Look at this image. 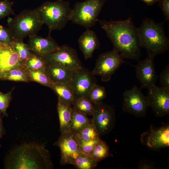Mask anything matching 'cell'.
Masks as SVG:
<instances>
[{"label":"cell","mask_w":169,"mask_h":169,"mask_svg":"<svg viewBox=\"0 0 169 169\" xmlns=\"http://www.w3.org/2000/svg\"><path fill=\"white\" fill-rule=\"evenodd\" d=\"M124 59L115 50L100 54L97 58L95 67L91 72L101 77L105 82L109 81L112 75L125 62Z\"/></svg>","instance_id":"8992f818"},{"label":"cell","mask_w":169,"mask_h":169,"mask_svg":"<svg viewBox=\"0 0 169 169\" xmlns=\"http://www.w3.org/2000/svg\"><path fill=\"white\" fill-rule=\"evenodd\" d=\"M146 96L149 106L159 117L169 114V90L155 85L148 89Z\"/></svg>","instance_id":"4fadbf2b"},{"label":"cell","mask_w":169,"mask_h":169,"mask_svg":"<svg viewBox=\"0 0 169 169\" xmlns=\"http://www.w3.org/2000/svg\"><path fill=\"white\" fill-rule=\"evenodd\" d=\"M47 71L53 84H69L72 71L57 63L47 64Z\"/></svg>","instance_id":"ac0fdd59"},{"label":"cell","mask_w":169,"mask_h":169,"mask_svg":"<svg viewBox=\"0 0 169 169\" xmlns=\"http://www.w3.org/2000/svg\"><path fill=\"white\" fill-rule=\"evenodd\" d=\"M159 83L161 87L169 90V65L162 70L160 74Z\"/></svg>","instance_id":"e575fe53"},{"label":"cell","mask_w":169,"mask_h":169,"mask_svg":"<svg viewBox=\"0 0 169 169\" xmlns=\"http://www.w3.org/2000/svg\"><path fill=\"white\" fill-rule=\"evenodd\" d=\"M155 166L152 163L147 161H143L139 163L138 166V169H152Z\"/></svg>","instance_id":"8d00e7d4"},{"label":"cell","mask_w":169,"mask_h":169,"mask_svg":"<svg viewBox=\"0 0 169 169\" xmlns=\"http://www.w3.org/2000/svg\"><path fill=\"white\" fill-rule=\"evenodd\" d=\"M140 44L148 55L154 57L163 54L169 48V40L166 36L163 23H156L147 18L143 20L138 28Z\"/></svg>","instance_id":"7a4b0ae2"},{"label":"cell","mask_w":169,"mask_h":169,"mask_svg":"<svg viewBox=\"0 0 169 169\" xmlns=\"http://www.w3.org/2000/svg\"><path fill=\"white\" fill-rule=\"evenodd\" d=\"M3 116L2 114H0V147L1 146L0 143L1 139L6 134L5 130L3 125Z\"/></svg>","instance_id":"74e56055"},{"label":"cell","mask_w":169,"mask_h":169,"mask_svg":"<svg viewBox=\"0 0 169 169\" xmlns=\"http://www.w3.org/2000/svg\"><path fill=\"white\" fill-rule=\"evenodd\" d=\"M98 162L89 155L81 152L73 165L78 169H93L97 166Z\"/></svg>","instance_id":"484cf974"},{"label":"cell","mask_w":169,"mask_h":169,"mask_svg":"<svg viewBox=\"0 0 169 169\" xmlns=\"http://www.w3.org/2000/svg\"><path fill=\"white\" fill-rule=\"evenodd\" d=\"M14 89V88H13L10 92L7 93L0 92V114H2L3 116H8L7 110L11 101L12 94Z\"/></svg>","instance_id":"4dcf8cb0"},{"label":"cell","mask_w":169,"mask_h":169,"mask_svg":"<svg viewBox=\"0 0 169 169\" xmlns=\"http://www.w3.org/2000/svg\"><path fill=\"white\" fill-rule=\"evenodd\" d=\"M13 40L7 28L0 25V43L12 46Z\"/></svg>","instance_id":"836d02e7"},{"label":"cell","mask_w":169,"mask_h":169,"mask_svg":"<svg viewBox=\"0 0 169 169\" xmlns=\"http://www.w3.org/2000/svg\"><path fill=\"white\" fill-rule=\"evenodd\" d=\"M73 106L75 109L87 115H92L93 114L94 104L88 97L76 98Z\"/></svg>","instance_id":"d4e9b609"},{"label":"cell","mask_w":169,"mask_h":169,"mask_svg":"<svg viewBox=\"0 0 169 169\" xmlns=\"http://www.w3.org/2000/svg\"><path fill=\"white\" fill-rule=\"evenodd\" d=\"M72 106L58 98L57 110L61 134L71 131L73 109Z\"/></svg>","instance_id":"d6986e66"},{"label":"cell","mask_w":169,"mask_h":169,"mask_svg":"<svg viewBox=\"0 0 169 169\" xmlns=\"http://www.w3.org/2000/svg\"><path fill=\"white\" fill-rule=\"evenodd\" d=\"M89 155L98 162L109 156H113L110 153L109 148L108 145L105 141L100 139Z\"/></svg>","instance_id":"cb8c5ba5"},{"label":"cell","mask_w":169,"mask_h":169,"mask_svg":"<svg viewBox=\"0 0 169 169\" xmlns=\"http://www.w3.org/2000/svg\"><path fill=\"white\" fill-rule=\"evenodd\" d=\"M54 145L58 146L60 149V163L62 165H73L76 158L81 152L76 133L71 131L61 134Z\"/></svg>","instance_id":"9c48e42d"},{"label":"cell","mask_w":169,"mask_h":169,"mask_svg":"<svg viewBox=\"0 0 169 169\" xmlns=\"http://www.w3.org/2000/svg\"><path fill=\"white\" fill-rule=\"evenodd\" d=\"M159 5L166 21L169 20V0H158Z\"/></svg>","instance_id":"d590c367"},{"label":"cell","mask_w":169,"mask_h":169,"mask_svg":"<svg viewBox=\"0 0 169 169\" xmlns=\"http://www.w3.org/2000/svg\"><path fill=\"white\" fill-rule=\"evenodd\" d=\"M48 64L43 57L32 54L24 64L26 69L31 70L47 69Z\"/></svg>","instance_id":"4316f807"},{"label":"cell","mask_w":169,"mask_h":169,"mask_svg":"<svg viewBox=\"0 0 169 169\" xmlns=\"http://www.w3.org/2000/svg\"><path fill=\"white\" fill-rule=\"evenodd\" d=\"M141 142L148 148L158 151L169 146V125L168 124L156 127L151 125L150 128L142 133Z\"/></svg>","instance_id":"7c38bea8"},{"label":"cell","mask_w":169,"mask_h":169,"mask_svg":"<svg viewBox=\"0 0 169 169\" xmlns=\"http://www.w3.org/2000/svg\"><path fill=\"white\" fill-rule=\"evenodd\" d=\"M27 45L30 51L43 57L55 51L60 47L51 37L44 38L37 35L29 37Z\"/></svg>","instance_id":"2e32d148"},{"label":"cell","mask_w":169,"mask_h":169,"mask_svg":"<svg viewBox=\"0 0 169 169\" xmlns=\"http://www.w3.org/2000/svg\"><path fill=\"white\" fill-rule=\"evenodd\" d=\"M154 57L148 55L135 66L136 78L142 88L149 89L155 85L158 76L153 61Z\"/></svg>","instance_id":"5bb4252c"},{"label":"cell","mask_w":169,"mask_h":169,"mask_svg":"<svg viewBox=\"0 0 169 169\" xmlns=\"http://www.w3.org/2000/svg\"><path fill=\"white\" fill-rule=\"evenodd\" d=\"M78 43L79 48L85 59L91 58L94 51L100 45L99 40L95 33L89 29H87L80 36Z\"/></svg>","instance_id":"e0dca14e"},{"label":"cell","mask_w":169,"mask_h":169,"mask_svg":"<svg viewBox=\"0 0 169 169\" xmlns=\"http://www.w3.org/2000/svg\"><path fill=\"white\" fill-rule=\"evenodd\" d=\"M95 76L83 67L72 71L69 84L76 98L88 97L92 87L96 84Z\"/></svg>","instance_id":"30bf717a"},{"label":"cell","mask_w":169,"mask_h":169,"mask_svg":"<svg viewBox=\"0 0 169 169\" xmlns=\"http://www.w3.org/2000/svg\"><path fill=\"white\" fill-rule=\"evenodd\" d=\"M0 79L9 81L28 82L30 81L26 68L24 67L14 68L2 76Z\"/></svg>","instance_id":"7402d4cb"},{"label":"cell","mask_w":169,"mask_h":169,"mask_svg":"<svg viewBox=\"0 0 169 169\" xmlns=\"http://www.w3.org/2000/svg\"><path fill=\"white\" fill-rule=\"evenodd\" d=\"M36 9L43 24L49 28L48 37L52 31L62 29L70 20L72 8L68 2L47 1Z\"/></svg>","instance_id":"277c9868"},{"label":"cell","mask_w":169,"mask_h":169,"mask_svg":"<svg viewBox=\"0 0 169 169\" xmlns=\"http://www.w3.org/2000/svg\"><path fill=\"white\" fill-rule=\"evenodd\" d=\"M43 57L47 64L58 63L71 71L78 69L82 67L75 50L66 45L60 46L55 51Z\"/></svg>","instance_id":"8fae6325"},{"label":"cell","mask_w":169,"mask_h":169,"mask_svg":"<svg viewBox=\"0 0 169 169\" xmlns=\"http://www.w3.org/2000/svg\"><path fill=\"white\" fill-rule=\"evenodd\" d=\"M113 49L124 59L138 60L141 56L138 28L130 15L124 20H99Z\"/></svg>","instance_id":"6da1fadb"},{"label":"cell","mask_w":169,"mask_h":169,"mask_svg":"<svg viewBox=\"0 0 169 169\" xmlns=\"http://www.w3.org/2000/svg\"><path fill=\"white\" fill-rule=\"evenodd\" d=\"M100 139H99L88 141H83L78 139L81 152L89 155L93 150Z\"/></svg>","instance_id":"1f68e13d"},{"label":"cell","mask_w":169,"mask_h":169,"mask_svg":"<svg viewBox=\"0 0 169 169\" xmlns=\"http://www.w3.org/2000/svg\"><path fill=\"white\" fill-rule=\"evenodd\" d=\"M62 101L73 105L76 98L69 84H53L52 88Z\"/></svg>","instance_id":"ffe728a7"},{"label":"cell","mask_w":169,"mask_h":169,"mask_svg":"<svg viewBox=\"0 0 169 169\" xmlns=\"http://www.w3.org/2000/svg\"><path fill=\"white\" fill-rule=\"evenodd\" d=\"M149 107L147 96L136 85L123 93L122 108L125 112L137 117H144Z\"/></svg>","instance_id":"52a82bcc"},{"label":"cell","mask_w":169,"mask_h":169,"mask_svg":"<svg viewBox=\"0 0 169 169\" xmlns=\"http://www.w3.org/2000/svg\"><path fill=\"white\" fill-rule=\"evenodd\" d=\"M106 95L107 93L105 88L96 84L90 90L88 98L94 104H95L103 102Z\"/></svg>","instance_id":"f546056e"},{"label":"cell","mask_w":169,"mask_h":169,"mask_svg":"<svg viewBox=\"0 0 169 169\" xmlns=\"http://www.w3.org/2000/svg\"><path fill=\"white\" fill-rule=\"evenodd\" d=\"M57 0L63 1H64V0Z\"/></svg>","instance_id":"ab89813d"},{"label":"cell","mask_w":169,"mask_h":169,"mask_svg":"<svg viewBox=\"0 0 169 169\" xmlns=\"http://www.w3.org/2000/svg\"><path fill=\"white\" fill-rule=\"evenodd\" d=\"M21 67L24 66L14 48L0 43V78L12 69Z\"/></svg>","instance_id":"9a60e30c"},{"label":"cell","mask_w":169,"mask_h":169,"mask_svg":"<svg viewBox=\"0 0 169 169\" xmlns=\"http://www.w3.org/2000/svg\"><path fill=\"white\" fill-rule=\"evenodd\" d=\"M76 133L78 138L83 141L100 139L99 134L91 120L79 132Z\"/></svg>","instance_id":"83f0119b"},{"label":"cell","mask_w":169,"mask_h":169,"mask_svg":"<svg viewBox=\"0 0 169 169\" xmlns=\"http://www.w3.org/2000/svg\"><path fill=\"white\" fill-rule=\"evenodd\" d=\"M8 28L13 40H23L37 35L43 23L36 8L25 9L13 18H9Z\"/></svg>","instance_id":"3957f363"},{"label":"cell","mask_w":169,"mask_h":169,"mask_svg":"<svg viewBox=\"0 0 169 169\" xmlns=\"http://www.w3.org/2000/svg\"><path fill=\"white\" fill-rule=\"evenodd\" d=\"M144 2L148 5H152L156 2H158V0H140Z\"/></svg>","instance_id":"f35d334b"},{"label":"cell","mask_w":169,"mask_h":169,"mask_svg":"<svg viewBox=\"0 0 169 169\" xmlns=\"http://www.w3.org/2000/svg\"><path fill=\"white\" fill-rule=\"evenodd\" d=\"M26 69L30 81H34L52 88L53 83L49 77L47 69L31 70Z\"/></svg>","instance_id":"603a6c76"},{"label":"cell","mask_w":169,"mask_h":169,"mask_svg":"<svg viewBox=\"0 0 169 169\" xmlns=\"http://www.w3.org/2000/svg\"><path fill=\"white\" fill-rule=\"evenodd\" d=\"M12 46L18 53L20 61L24 65V63L32 54L27 44L23 42V40H13Z\"/></svg>","instance_id":"f1b7e54d"},{"label":"cell","mask_w":169,"mask_h":169,"mask_svg":"<svg viewBox=\"0 0 169 169\" xmlns=\"http://www.w3.org/2000/svg\"><path fill=\"white\" fill-rule=\"evenodd\" d=\"M13 3L9 0H0V20L3 18L14 13Z\"/></svg>","instance_id":"d6a6232c"},{"label":"cell","mask_w":169,"mask_h":169,"mask_svg":"<svg viewBox=\"0 0 169 169\" xmlns=\"http://www.w3.org/2000/svg\"><path fill=\"white\" fill-rule=\"evenodd\" d=\"M71 131L77 133L91 121L87 115L73 107Z\"/></svg>","instance_id":"44dd1931"},{"label":"cell","mask_w":169,"mask_h":169,"mask_svg":"<svg viewBox=\"0 0 169 169\" xmlns=\"http://www.w3.org/2000/svg\"><path fill=\"white\" fill-rule=\"evenodd\" d=\"M106 0H86L77 3L72 9L70 21L87 29L98 21V16Z\"/></svg>","instance_id":"5b68a950"},{"label":"cell","mask_w":169,"mask_h":169,"mask_svg":"<svg viewBox=\"0 0 169 169\" xmlns=\"http://www.w3.org/2000/svg\"><path fill=\"white\" fill-rule=\"evenodd\" d=\"M91 121L99 136L109 133L114 128L115 121V112L113 106L103 102L94 104Z\"/></svg>","instance_id":"ba28073f"}]
</instances>
